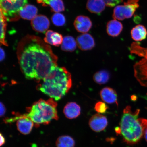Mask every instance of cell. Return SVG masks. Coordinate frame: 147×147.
<instances>
[{
  "label": "cell",
  "instance_id": "1",
  "mask_svg": "<svg viewBox=\"0 0 147 147\" xmlns=\"http://www.w3.org/2000/svg\"><path fill=\"white\" fill-rule=\"evenodd\" d=\"M19 47L20 66L26 79L42 80L57 66V57L39 38H25Z\"/></svg>",
  "mask_w": 147,
  "mask_h": 147
},
{
  "label": "cell",
  "instance_id": "2",
  "mask_svg": "<svg viewBox=\"0 0 147 147\" xmlns=\"http://www.w3.org/2000/svg\"><path fill=\"white\" fill-rule=\"evenodd\" d=\"M37 88L55 101L65 96L72 86L71 73L65 67H55Z\"/></svg>",
  "mask_w": 147,
  "mask_h": 147
},
{
  "label": "cell",
  "instance_id": "3",
  "mask_svg": "<svg viewBox=\"0 0 147 147\" xmlns=\"http://www.w3.org/2000/svg\"><path fill=\"white\" fill-rule=\"evenodd\" d=\"M140 110L135 111L128 106L123 110L120 123V132L123 140L127 144L133 145L139 142L147 129V119L138 118Z\"/></svg>",
  "mask_w": 147,
  "mask_h": 147
},
{
  "label": "cell",
  "instance_id": "4",
  "mask_svg": "<svg viewBox=\"0 0 147 147\" xmlns=\"http://www.w3.org/2000/svg\"><path fill=\"white\" fill-rule=\"evenodd\" d=\"M57 106L53 99L47 100L41 99L28 108L26 115L37 125L48 124L53 119H58Z\"/></svg>",
  "mask_w": 147,
  "mask_h": 147
},
{
  "label": "cell",
  "instance_id": "5",
  "mask_svg": "<svg viewBox=\"0 0 147 147\" xmlns=\"http://www.w3.org/2000/svg\"><path fill=\"white\" fill-rule=\"evenodd\" d=\"M130 51L143 57L134 65V75L141 85L147 88V48L134 43L130 47Z\"/></svg>",
  "mask_w": 147,
  "mask_h": 147
},
{
  "label": "cell",
  "instance_id": "6",
  "mask_svg": "<svg viewBox=\"0 0 147 147\" xmlns=\"http://www.w3.org/2000/svg\"><path fill=\"white\" fill-rule=\"evenodd\" d=\"M1 11L7 20L15 17L27 5V0H0Z\"/></svg>",
  "mask_w": 147,
  "mask_h": 147
},
{
  "label": "cell",
  "instance_id": "7",
  "mask_svg": "<svg viewBox=\"0 0 147 147\" xmlns=\"http://www.w3.org/2000/svg\"><path fill=\"white\" fill-rule=\"evenodd\" d=\"M139 0H128L123 5H118L114 9L113 17L114 19L122 21L131 18L139 8Z\"/></svg>",
  "mask_w": 147,
  "mask_h": 147
},
{
  "label": "cell",
  "instance_id": "8",
  "mask_svg": "<svg viewBox=\"0 0 147 147\" xmlns=\"http://www.w3.org/2000/svg\"><path fill=\"white\" fill-rule=\"evenodd\" d=\"M16 121V126L20 133L25 135L30 133L34 123L27 116L26 114L18 115L13 118L6 119V122L10 123Z\"/></svg>",
  "mask_w": 147,
  "mask_h": 147
},
{
  "label": "cell",
  "instance_id": "9",
  "mask_svg": "<svg viewBox=\"0 0 147 147\" xmlns=\"http://www.w3.org/2000/svg\"><path fill=\"white\" fill-rule=\"evenodd\" d=\"M89 124L90 127L93 131L100 132L105 129L108 125V122L105 116L96 114L93 115L90 119Z\"/></svg>",
  "mask_w": 147,
  "mask_h": 147
},
{
  "label": "cell",
  "instance_id": "10",
  "mask_svg": "<svg viewBox=\"0 0 147 147\" xmlns=\"http://www.w3.org/2000/svg\"><path fill=\"white\" fill-rule=\"evenodd\" d=\"M77 45L81 50L88 51L92 49L95 46L94 39L91 34H84L77 38Z\"/></svg>",
  "mask_w": 147,
  "mask_h": 147
},
{
  "label": "cell",
  "instance_id": "11",
  "mask_svg": "<svg viewBox=\"0 0 147 147\" xmlns=\"http://www.w3.org/2000/svg\"><path fill=\"white\" fill-rule=\"evenodd\" d=\"M74 26L78 32L85 34L91 29L92 23L88 16L80 15L77 16L75 20Z\"/></svg>",
  "mask_w": 147,
  "mask_h": 147
},
{
  "label": "cell",
  "instance_id": "12",
  "mask_svg": "<svg viewBox=\"0 0 147 147\" xmlns=\"http://www.w3.org/2000/svg\"><path fill=\"white\" fill-rule=\"evenodd\" d=\"M31 24L33 29L36 32L43 33L49 28L50 22L46 16L40 15L32 20Z\"/></svg>",
  "mask_w": 147,
  "mask_h": 147
},
{
  "label": "cell",
  "instance_id": "13",
  "mask_svg": "<svg viewBox=\"0 0 147 147\" xmlns=\"http://www.w3.org/2000/svg\"><path fill=\"white\" fill-rule=\"evenodd\" d=\"M100 96L102 100L107 103L116 104L118 105L117 93L113 88L108 87L104 88L100 91Z\"/></svg>",
  "mask_w": 147,
  "mask_h": 147
},
{
  "label": "cell",
  "instance_id": "14",
  "mask_svg": "<svg viewBox=\"0 0 147 147\" xmlns=\"http://www.w3.org/2000/svg\"><path fill=\"white\" fill-rule=\"evenodd\" d=\"M80 106L75 102H70L66 105L63 113L67 118L70 119L77 118L80 114Z\"/></svg>",
  "mask_w": 147,
  "mask_h": 147
},
{
  "label": "cell",
  "instance_id": "15",
  "mask_svg": "<svg viewBox=\"0 0 147 147\" xmlns=\"http://www.w3.org/2000/svg\"><path fill=\"white\" fill-rule=\"evenodd\" d=\"M123 29L122 24L116 20L109 21L106 26L107 32L109 36L117 37L122 32Z\"/></svg>",
  "mask_w": 147,
  "mask_h": 147
},
{
  "label": "cell",
  "instance_id": "16",
  "mask_svg": "<svg viewBox=\"0 0 147 147\" xmlns=\"http://www.w3.org/2000/svg\"><path fill=\"white\" fill-rule=\"evenodd\" d=\"M106 5L103 0H88L86 8L91 13L98 14L104 11Z\"/></svg>",
  "mask_w": 147,
  "mask_h": 147
},
{
  "label": "cell",
  "instance_id": "17",
  "mask_svg": "<svg viewBox=\"0 0 147 147\" xmlns=\"http://www.w3.org/2000/svg\"><path fill=\"white\" fill-rule=\"evenodd\" d=\"M63 39L61 34L49 30L46 33L44 41L46 43L57 47L62 44Z\"/></svg>",
  "mask_w": 147,
  "mask_h": 147
},
{
  "label": "cell",
  "instance_id": "18",
  "mask_svg": "<svg viewBox=\"0 0 147 147\" xmlns=\"http://www.w3.org/2000/svg\"><path fill=\"white\" fill-rule=\"evenodd\" d=\"M38 10L34 5H26L20 11L18 14L24 19L32 20L37 16Z\"/></svg>",
  "mask_w": 147,
  "mask_h": 147
},
{
  "label": "cell",
  "instance_id": "19",
  "mask_svg": "<svg viewBox=\"0 0 147 147\" xmlns=\"http://www.w3.org/2000/svg\"><path fill=\"white\" fill-rule=\"evenodd\" d=\"M38 3L43 5H48L53 11L59 13L65 10L64 4L62 0H37Z\"/></svg>",
  "mask_w": 147,
  "mask_h": 147
},
{
  "label": "cell",
  "instance_id": "20",
  "mask_svg": "<svg viewBox=\"0 0 147 147\" xmlns=\"http://www.w3.org/2000/svg\"><path fill=\"white\" fill-rule=\"evenodd\" d=\"M132 38L135 41H141L146 38L147 31L144 26L141 25L136 26L131 32Z\"/></svg>",
  "mask_w": 147,
  "mask_h": 147
},
{
  "label": "cell",
  "instance_id": "21",
  "mask_svg": "<svg viewBox=\"0 0 147 147\" xmlns=\"http://www.w3.org/2000/svg\"><path fill=\"white\" fill-rule=\"evenodd\" d=\"M77 43L74 38L71 36H67L63 38L61 48L65 51L72 52L76 48Z\"/></svg>",
  "mask_w": 147,
  "mask_h": 147
},
{
  "label": "cell",
  "instance_id": "22",
  "mask_svg": "<svg viewBox=\"0 0 147 147\" xmlns=\"http://www.w3.org/2000/svg\"><path fill=\"white\" fill-rule=\"evenodd\" d=\"M56 146L57 147H74L75 141L69 136H62L57 139Z\"/></svg>",
  "mask_w": 147,
  "mask_h": 147
},
{
  "label": "cell",
  "instance_id": "23",
  "mask_svg": "<svg viewBox=\"0 0 147 147\" xmlns=\"http://www.w3.org/2000/svg\"><path fill=\"white\" fill-rule=\"evenodd\" d=\"M93 80L97 84H103L108 82L110 78V74L108 71L102 70L97 71L94 75Z\"/></svg>",
  "mask_w": 147,
  "mask_h": 147
},
{
  "label": "cell",
  "instance_id": "24",
  "mask_svg": "<svg viewBox=\"0 0 147 147\" xmlns=\"http://www.w3.org/2000/svg\"><path fill=\"white\" fill-rule=\"evenodd\" d=\"M1 37L0 41L3 45L8 46V44L5 41V31L6 28L7 18L3 14V13L1 11Z\"/></svg>",
  "mask_w": 147,
  "mask_h": 147
},
{
  "label": "cell",
  "instance_id": "25",
  "mask_svg": "<svg viewBox=\"0 0 147 147\" xmlns=\"http://www.w3.org/2000/svg\"><path fill=\"white\" fill-rule=\"evenodd\" d=\"M51 21L54 25L58 26H62L66 22L65 16L60 13H56L53 15L51 17Z\"/></svg>",
  "mask_w": 147,
  "mask_h": 147
},
{
  "label": "cell",
  "instance_id": "26",
  "mask_svg": "<svg viewBox=\"0 0 147 147\" xmlns=\"http://www.w3.org/2000/svg\"><path fill=\"white\" fill-rule=\"evenodd\" d=\"M108 109V107L105 103L99 102L96 103L95 106V109L99 113H104Z\"/></svg>",
  "mask_w": 147,
  "mask_h": 147
},
{
  "label": "cell",
  "instance_id": "27",
  "mask_svg": "<svg viewBox=\"0 0 147 147\" xmlns=\"http://www.w3.org/2000/svg\"><path fill=\"white\" fill-rule=\"evenodd\" d=\"M106 6L113 7L122 3L123 0H103Z\"/></svg>",
  "mask_w": 147,
  "mask_h": 147
},
{
  "label": "cell",
  "instance_id": "28",
  "mask_svg": "<svg viewBox=\"0 0 147 147\" xmlns=\"http://www.w3.org/2000/svg\"><path fill=\"white\" fill-rule=\"evenodd\" d=\"M0 107H1V113H0V115H1V117H2L3 116L5 115V112H6V109H5V107L2 102H1V106H0Z\"/></svg>",
  "mask_w": 147,
  "mask_h": 147
},
{
  "label": "cell",
  "instance_id": "29",
  "mask_svg": "<svg viewBox=\"0 0 147 147\" xmlns=\"http://www.w3.org/2000/svg\"><path fill=\"white\" fill-rule=\"evenodd\" d=\"M0 50H1L0 51V53H1V57H0L1 59H0V60L1 61L4 59L5 57V54L4 50L1 47V48Z\"/></svg>",
  "mask_w": 147,
  "mask_h": 147
},
{
  "label": "cell",
  "instance_id": "30",
  "mask_svg": "<svg viewBox=\"0 0 147 147\" xmlns=\"http://www.w3.org/2000/svg\"><path fill=\"white\" fill-rule=\"evenodd\" d=\"M0 136H1V143H0V146L1 147L3 146V144H5V138L3 136V135L2 133L0 134Z\"/></svg>",
  "mask_w": 147,
  "mask_h": 147
},
{
  "label": "cell",
  "instance_id": "31",
  "mask_svg": "<svg viewBox=\"0 0 147 147\" xmlns=\"http://www.w3.org/2000/svg\"><path fill=\"white\" fill-rule=\"evenodd\" d=\"M144 137L145 139L147 142V129L146 130L144 134Z\"/></svg>",
  "mask_w": 147,
  "mask_h": 147
}]
</instances>
